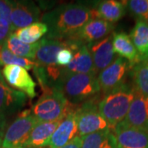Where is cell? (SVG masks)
Returning a JSON list of instances; mask_svg holds the SVG:
<instances>
[{
  "mask_svg": "<svg viewBox=\"0 0 148 148\" xmlns=\"http://www.w3.org/2000/svg\"><path fill=\"white\" fill-rule=\"evenodd\" d=\"M12 1L0 0V19L6 20L11 23Z\"/></svg>",
  "mask_w": 148,
  "mask_h": 148,
  "instance_id": "29",
  "label": "cell"
},
{
  "mask_svg": "<svg viewBox=\"0 0 148 148\" xmlns=\"http://www.w3.org/2000/svg\"><path fill=\"white\" fill-rule=\"evenodd\" d=\"M60 148H82V138L79 136H77L69 143Z\"/></svg>",
  "mask_w": 148,
  "mask_h": 148,
  "instance_id": "31",
  "label": "cell"
},
{
  "mask_svg": "<svg viewBox=\"0 0 148 148\" xmlns=\"http://www.w3.org/2000/svg\"><path fill=\"white\" fill-rule=\"evenodd\" d=\"M97 96L79 106L76 110L77 135L84 137L90 133L110 129L109 123L101 116L98 110Z\"/></svg>",
  "mask_w": 148,
  "mask_h": 148,
  "instance_id": "6",
  "label": "cell"
},
{
  "mask_svg": "<svg viewBox=\"0 0 148 148\" xmlns=\"http://www.w3.org/2000/svg\"><path fill=\"white\" fill-rule=\"evenodd\" d=\"M40 18V9L34 2L25 0L12 1V32L29 27L35 22H38Z\"/></svg>",
  "mask_w": 148,
  "mask_h": 148,
  "instance_id": "9",
  "label": "cell"
},
{
  "mask_svg": "<svg viewBox=\"0 0 148 148\" xmlns=\"http://www.w3.org/2000/svg\"><path fill=\"white\" fill-rule=\"evenodd\" d=\"M82 148H117L114 134L110 129L82 137Z\"/></svg>",
  "mask_w": 148,
  "mask_h": 148,
  "instance_id": "22",
  "label": "cell"
},
{
  "mask_svg": "<svg viewBox=\"0 0 148 148\" xmlns=\"http://www.w3.org/2000/svg\"><path fill=\"white\" fill-rule=\"evenodd\" d=\"M7 126V115L0 113V138L4 136Z\"/></svg>",
  "mask_w": 148,
  "mask_h": 148,
  "instance_id": "32",
  "label": "cell"
},
{
  "mask_svg": "<svg viewBox=\"0 0 148 148\" xmlns=\"http://www.w3.org/2000/svg\"><path fill=\"white\" fill-rule=\"evenodd\" d=\"M73 58V52L68 48L61 49L56 56V64L60 67H66Z\"/></svg>",
  "mask_w": 148,
  "mask_h": 148,
  "instance_id": "28",
  "label": "cell"
},
{
  "mask_svg": "<svg viewBox=\"0 0 148 148\" xmlns=\"http://www.w3.org/2000/svg\"><path fill=\"white\" fill-rule=\"evenodd\" d=\"M62 120L53 122H37L31 133L26 148L48 147L53 133Z\"/></svg>",
  "mask_w": 148,
  "mask_h": 148,
  "instance_id": "20",
  "label": "cell"
},
{
  "mask_svg": "<svg viewBox=\"0 0 148 148\" xmlns=\"http://www.w3.org/2000/svg\"><path fill=\"white\" fill-rule=\"evenodd\" d=\"M93 18V9L83 3L62 4L41 16L43 23L48 27L45 38L55 40L73 38L81 28Z\"/></svg>",
  "mask_w": 148,
  "mask_h": 148,
  "instance_id": "1",
  "label": "cell"
},
{
  "mask_svg": "<svg viewBox=\"0 0 148 148\" xmlns=\"http://www.w3.org/2000/svg\"><path fill=\"white\" fill-rule=\"evenodd\" d=\"M1 72L9 86L25 93L31 99L36 96V84L27 69L17 65H5Z\"/></svg>",
  "mask_w": 148,
  "mask_h": 148,
  "instance_id": "10",
  "label": "cell"
},
{
  "mask_svg": "<svg viewBox=\"0 0 148 148\" xmlns=\"http://www.w3.org/2000/svg\"><path fill=\"white\" fill-rule=\"evenodd\" d=\"M77 107L69 104L59 90L53 89L43 93L32 107V114L38 122L58 121Z\"/></svg>",
  "mask_w": 148,
  "mask_h": 148,
  "instance_id": "4",
  "label": "cell"
},
{
  "mask_svg": "<svg viewBox=\"0 0 148 148\" xmlns=\"http://www.w3.org/2000/svg\"><path fill=\"white\" fill-rule=\"evenodd\" d=\"M112 36V45L114 53L126 59L131 64L132 68L141 62L138 51L128 35L122 32H114Z\"/></svg>",
  "mask_w": 148,
  "mask_h": 148,
  "instance_id": "18",
  "label": "cell"
},
{
  "mask_svg": "<svg viewBox=\"0 0 148 148\" xmlns=\"http://www.w3.org/2000/svg\"><path fill=\"white\" fill-rule=\"evenodd\" d=\"M135 95L132 85L125 83L104 95L99 101V112L109 123L110 130L113 131L124 119Z\"/></svg>",
  "mask_w": 148,
  "mask_h": 148,
  "instance_id": "3",
  "label": "cell"
},
{
  "mask_svg": "<svg viewBox=\"0 0 148 148\" xmlns=\"http://www.w3.org/2000/svg\"></svg>",
  "mask_w": 148,
  "mask_h": 148,
  "instance_id": "34",
  "label": "cell"
},
{
  "mask_svg": "<svg viewBox=\"0 0 148 148\" xmlns=\"http://www.w3.org/2000/svg\"><path fill=\"white\" fill-rule=\"evenodd\" d=\"M112 37V35H110L99 41L86 45L92 57L97 75L115 60Z\"/></svg>",
  "mask_w": 148,
  "mask_h": 148,
  "instance_id": "13",
  "label": "cell"
},
{
  "mask_svg": "<svg viewBox=\"0 0 148 148\" xmlns=\"http://www.w3.org/2000/svg\"><path fill=\"white\" fill-rule=\"evenodd\" d=\"M69 104L78 106L97 96L101 87L97 76L90 74L74 73L63 76L56 85Z\"/></svg>",
  "mask_w": 148,
  "mask_h": 148,
  "instance_id": "2",
  "label": "cell"
},
{
  "mask_svg": "<svg viewBox=\"0 0 148 148\" xmlns=\"http://www.w3.org/2000/svg\"><path fill=\"white\" fill-rule=\"evenodd\" d=\"M3 65H17L27 70L33 69L36 65L35 61L18 57L9 51L4 45L0 46V66Z\"/></svg>",
  "mask_w": 148,
  "mask_h": 148,
  "instance_id": "26",
  "label": "cell"
},
{
  "mask_svg": "<svg viewBox=\"0 0 148 148\" xmlns=\"http://www.w3.org/2000/svg\"><path fill=\"white\" fill-rule=\"evenodd\" d=\"M130 38L138 51L140 61L148 59V23L143 20H137L130 32Z\"/></svg>",
  "mask_w": 148,
  "mask_h": 148,
  "instance_id": "21",
  "label": "cell"
},
{
  "mask_svg": "<svg viewBox=\"0 0 148 148\" xmlns=\"http://www.w3.org/2000/svg\"><path fill=\"white\" fill-rule=\"evenodd\" d=\"M48 32L47 26L43 22H35L29 27L18 29L13 32L14 36L21 42L32 45Z\"/></svg>",
  "mask_w": 148,
  "mask_h": 148,
  "instance_id": "25",
  "label": "cell"
},
{
  "mask_svg": "<svg viewBox=\"0 0 148 148\" xmlns=\"http://www.w3.org/2000/svg\"><path fill=\"white\" fill-rule=\"evenodd\" d=\"M118 125L148 131V96L136 92L127 115Z\"/></svg>",
  "mask_w": 148,
  "mask_h": 148,
  "instance_id": "11",
  "label": "cell"
},
{
  "mask_svg": "<svg viewBox=\"0 0 148 148\" xmlns=\"http://www.w3.org/2000/svg\"><path fill=\"white\" fill-rule=\"evenodd\" d=\"M130 74L136 92L148 96V59L134 65Z\"/></svg>",
  "mask_w": 148,
  "mask_h": 148,
  "instance_id": "23",
  "label": "cell"
},
{
  "mask_svg": "<svg viewBox=\"0 0 148 148\" xmlns=\"http://www.w3.org/2000/svg\"><path fill=\"white\" fill-rule=\"evenodd\" d=\"M3 45L9 51L16 56L35 61L37 42L32 45L21 42L14 36L13 33H12Z\"/></svg>",
  "mask_w": 148,
  "mask_h": 148,
  "instance_id": "24",
  "label": "cell"
},
{
  "mask_svg": "<svg viewBox=\"0 0 148 148\" xmlns=\"http://www.w3.org/2000/svg\"><path fill=\"white\" fill-rule=\"evenodd\" d=\"M77 135V121L76 110L70 112L63 119L53 133L49 141V148L64 147Z\"/></svg>",
  "mask_w": 148,
  "mask_h": 148,
  "instance_id": "16",
  "label": "cell"
},
{
  "mask_svg": "<svg viewBox=\"0 0 148 148\" xmlns=\"http://www.w3.org/2000/svg\"><path fill=\"white\" fill-rule=\"evenodd\" d=\"M82 45L84 44L74 39L67 40H55L43 38L37 42L35 62L38 65L44 67L55 65L57 53L61 49L68 48L74 53Z\"/></svg>",
  "mask_w": 148,
  "mask_h": 148,
  "instance_id": "8",
  "label": "cell"
},
{
  "mask_svg": "<svg viewBox=\"0 0 148 148\" xmlns=\"http://www.w3.org/2000/svg\"><path fill=\"white\" fill-rule=\"evenodd\" d=\"M125 6L137 20L148 21V0H130L125 2Z\"/></svg>",
  "mask_w": 148,
  "mask_h": 148,
  "instance_id": "27",
  "label": "cell"
},
{
  "mask_svg": "<svg viewBox=\"0 0 148 148\" xmlns=\"http://www.w3.org/2000/svg\"><path fill=\"white\" fill-rule=\"evenodd\" d=\"M92 9L95 18H100L112 24L119 21L126 13L125 3L116 0L98 2Z\"/></svg>",
  "mask_w": 148,
  "mask_h": 148,
  "instance_id": "19",
  "label": "cell"
},
{
  "mask_svg": "<svg viewBox=\"0 0 148 148\" xmlns=\"http://www.w3.org/2000/svg\"><path fill=\"white\" fill-rule=\"evenodd\" d=\"M132 66L126 59L119 57L106 69L97 75V81L104 95L127 83Z\"/></svg>",
  "mask_w": 148,
  "mask_h": 148,
  "instance_id": "7",
  "label": "cell"
},
{
  "mask_svg": "<svg viewBox=\"0 0 148 148\" xmlns=\"http://www.w3.org/2000/svg\"><path fill=\"white\" fill-rule=\"evenodd\" d=\"M2 147V138H0V148Z\"/></svg>",
  "mask_w": 148,
  "mask_h": 148,
  "instance_id": "33",
  "label": "cell"
},
{
  "mask_svg": "<svg viewBox=\"0 0 148 148\" xmlns=\"http://www.w3.org/2000/svg\"><path fill=\"white\" fill-rule=\"evenodd\" d=\"M117 148H148V131L117 125L113 130Z\"/></svg>",
  "mask_w": 148,
  "mask_h": 148,
  "instance_id": "15",
  "label": "cell"
},
{
  "mask_svg": "<svg viewBox=\"0 0 148 148\" xmlns=\"http://www.w3.org/2000/svg\"><path fill=\"white\" fill-rule=\"evenodd\" d=\"M12 33L11 29V23L6 20L0 19V46L3 45L7 39Z\"/></svg>",
  "mask_w": 148,
  "mask_h": 148,
  "instance_id": "30",
  "label": "cell"
},
{
  "mask_svg": "<svg viewBox=\"0 0 148 148\" xmlns=\"http://www.w3.org/2000/svg\"><path fill=\"white\" fill-rule=\"evenodd\" d=\"M74 73L97 76L94 63L86 45H81L73 53V58L66 67H62V77Z\"/></svg>",
  "mask_w": 148,
  "mask_h": 148,
  "instance_id": "17",
  "label": "cell"
},
{
  "mask_svg": "<svg viewBox=\"0 0 148 148\" xmlns=\"http://www.w3.org/2000/svg\"><path fill=\"white\" fill-rule=\"evenodd\" d=\"M36 118L29 110L21 111L5 131L2 148H26L35 125Z\"/></svg>",
  "mask_w": 148,
  "mask_h": 148,
  "instance_id": "5",
  "label": "cell"
},
{
  "mask_svg": "<svg viewBox=\"0 0 148 148\" xmlns=\"http://www.w3.org/2000/svg\"><path fill=\"white\" fill-rule=\"evenodd\" d=\"M114 25L100 18H93L81 28L77 35L72 38L84 45L99 41L113 32Z\"/></svg>",
  "mask_w": 148,
  "mask_h": 148,
  "instance_id": "14",
  "label": "cell"
},
{
  "mask_svg": "<svg viewBox=\"0 0 148 148\" xmlns=\"http://www.w3.org/2000/svg\"><path fill=\"white\" fill-rule=\"evenodd\" d=\"M27 95L11 87L0 71V113L5 115L18 113L25 106Z\"/></svg>",
  "mask_w": 148,
  "mask_h": 148,
  "instance_id": "12",
  "label": "cell"
}]
</instances>
